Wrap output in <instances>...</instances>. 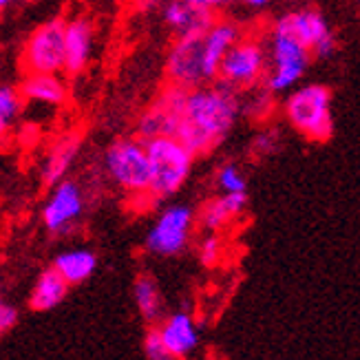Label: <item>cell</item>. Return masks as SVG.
I'll return each mask as SVG.
<instances>
[{
	"label": "cell",
	"mask_w": 360,
	"mask_h": 360,
	"mask_svg": "<svg viewBox=\"0 0 360 360\" xmlns=\"http://www.w3.org/2000/svg\"><path fill=\"white\" fill-rule=\"evenodd\" d=\"M150 160V191L148 199L164 201L177 195L191 179L197 155L175 135H160L144 139Z\"/></svg>",
	"instance_id": "3957f363"
},
{
	"label": "cell",
	"mask_w": 360,
	"mask_h": 360,
	"mask_svg": "<svg viewBox=\"0 0 360 360\" xmlns=\"http://www.w3.org/2000/svg\"><path fill=\"white\" fill-rule=\"evenodd\" d=\"M265 44H268V75H265L263 86L274 96L290 93L305 77L314 56L299 40L272 29Z\"/></svg>",
	"instance_id": "5b68a950"
},
{
	"label": "cell",
	"mask_w": 360,
	"mask_h": 360,
	"mask_svg": "<svg viewBox=\"0 0 360 360\" xmlns=\"http://www.w3.org/2000/svg\"><path fill=\"white\" fill-rule=\"evenodd\" d=\"M84 214V193L80 184L62 179L51 186V193L42 206V224L53 237H62L75 228Z\"/></svg>",
	"instance_id": "30bf717a"
},
{
	"label": "cell",
	"mask_w": 360,
	"mask_h": 360,
	"mask_svg": "<svg viewBox=\"0 0 360 360\" xmlns=\"http://www.w3.org/2000/svg\"><path fill=\"white\" fill-rule=\"evenodd\" d=\"M248 193H219V197L203 203L197 221L203 232H224L248 210Z\"/></svg>",
	"instance_id": "9a60e30c"
},
{
	"label": "cell",
	"mask_w": 360,
	"mask_h": 360,
	"mask_svg": "<svg viewBox=\"0 0 360 360\" xmlns=\"http://www.w3.org/2000/svg\"><path fill=\"white\" fill-rule=\"evenodd\" d=\"M197 224V212L191 206L170 203V206L160 210V214L155 217L153 226L146 232V252L160 259L179 257L191 245Z\"/></svg>",
	"instance_id": "8992f818"
},
{
	"label": "cell",
	"mask_w": 360,
	"mask_h": 360,
	"mask_svg": "<svg viewBox=\"0 0 360 360\" xmlns=\"http://www.w3.org/2000/svg\"><path fill=\"white\" fill-rule=\"evenodd\" d=\"M69 288H71L69 281L56 268H46L36 278L34 290L29 294V307L34 311H49L67 299Z\"/></svg>",
	"instance_id": "ffe728a7"
},
{
	"label": "cell",
	"mask_w": 360,
	"mask_h": 360,
	"mask_svg": "<svg viewBox=\"0 0 360 360\" xmlns=\"http://www.w3.org/2000/svg\"><path fill=\"white\" fill-rule=\"evenodd\" d=\"M133 296H135V305H137L139 316H142L148 325H158L164 319L162 292H160L158 281H155L150 274H139L135 278Z\"/></svg>",
	"instance_id": "7402d4cb"
},
{
	"label": "cell",
	"mask_w": 360,
	"mask_h": 360,
	"mask_svg": "<svg viewBox=\"0 0 360 360\" xmlns=\"http://www.w3.org/2000/svg\"><path fill=\"white\" fill-rule=\"evenodd\" d=\"M158 330L173 360L188 358L199 347V340H201L199 325L188 311H175V314L164 316L158 323Z\"/></svg>",
	"instance_id": "5bb4252c"
},
{
	"label": "cell",
	"mask_w": 360,
	"mask_h": 360,
	"mask_svg": "<svg viewBox=\"0 0 360 360\" xmlns=\"http://www.w3.org/2000/svg\"><path fill=\"white\" fill-rule=\"evenodd\" d=\"M201 36L175 38L166 56V77L170 84L184 89H195L206 84V69H203V42Z\"/></svg>",
	"instance_id": "8fae6325"
},
{
	"label": "cell",
	"mask_w": 360,
	"mask_h": 360,
	"mask_svg": "<svg viewBox=\"0 0 360 360\" xmlns=\"http://www.w3.org/2000/svg\"><path fill=\"white\" fill-rule=\"evenodd\" d=\"M144 356L148 360H173L166 349V345H164L162 336H160L158 325H153L144 336Z\"/></svg>",
	"instance_id": "83f0119b"
},
{
	"label": "cell",
	"mask_w": 360,
	"mask_h": 360,
	"mask_svg": "<svg viewBox=\"0 0 360 360\" xmlns=\"http://www.w3.org/2000/svg\"><path fill=\"white\" fill-rule=\"evenodd\" d=\"M188 3H193L201 9H208L212 13H219V11H226L228 7H232L237 0H188Z\"/></svg>",
	"instance_id": "f546056e"
},
{
	"label": "cell",
	"mask_w": 360,
	"mask_h": 360,
	"mask_svg": "<svg viewBox=\"0 0 360 360\" xmlns=\"http://www.w3.org/2000/svg\"><path fill=\"white\" fill-rule=\"evenodd\" d=\"M281 144V135L276 129H263L255 135L252 139V146H250V150H252L255 158L259 160H265V158H270V155L278 148Z\"/></svg>",
	"instance_id": "4316f807"
},
{
	"label": "cell",
	"mask_w": 360,
	"mask_h": 360,
	"mask_svg": "<svg viewBox=\"0 0 360 360\" xmlns=\"http://www.w3.org/2000/svg\"><path fill=\"white\" fill-rule=\"evenodd\" d=\"M15 321H18V309L11 307V305H0V336H3L5 332H9L11 327L15 325Z\"/></svg>",
	"instance_id": "f1b7e54d"
},
{
	"label": "cell",
	"mask_w": 360,
	"mask_h": 360,
	"mask_svg": "<svg viewBox=\"0 0 360 360\" xmlns=\"http://www.w3.org/2000/svg\"><path fill=\"white\" fill-rule=\"evenodd\" d=\"M67 20L56 18L40 25L29 36L22 51V67L27 73H62L67 65Z\"/></svg>",
	"instance_id": "9c48e42d"
},
{
	"label": "cell",
	"mask_w": 360,
	"mask_h": 360,
	"mask_svg": "<svg viewBox=\"0 0 360 360\" xmlns=\"http://www.w3.org/2000/svg\"><path fill=\"white\" fill-rule=\"evenodd\" d=\"M239 3L248 9H265L272 0H239Z\"/></svg>",
	"instance_id": "1f68e13d"
},
{
	"label": "cell",
	"mask_w": 360,
	"mask_h": 360,
	"mask_svg": "<svg viewBox=\"0 0 360 360\" xmlns=\"http://www.w3.org/2000/svg\"><path fill=\"white\" fill-rule=\"evenodd\" d=\"M0 305H3V299H0Z\"/></svg>",
	"instance_id": "836d02e7"
},
{
	"label": "cell",
	"mask_w": 360,
	"mask_h": 360,
	"mask_svg": "<svg viewBox=\"0 0 360 360\" xmlns=\"http://www.w3.org/2000/svg\"><path fill=\"white\" fill-rule=\"evenodd\" d=\"M270 29L281 31V34H288L294 40H299L311 51V56L319 60L332 58L338 49V42H336V36H334L330 22L325 20V15L321 11L311 9V7L292 9L283 15H278Z\"/></svg>",
	"instance_id": "ba28073f"
},
{
	"label": "cell",
	"mask_w": 360,
	"mask_h": 360,
	"mask_svg": "<svg viewBox=\"0 0 360 360\" xmlns=\"http://www.w3.org/2000/svg\"><path fill=\"white\" fill-rule=\"evenodd\" d=\"M65 42H67V65L65 73L69 75H80L93 56V25L84 15H75V18L67 20L65 31Z\"/></svg>",
	"instance_id": "e0dca14e"
},
{
	"label": "cell",
	"mask_w": 360,
	"mask_h": 360,
	"mask_svg": "<svg viewBox=\"0 0 360 360\" xmlns=\"http://www.w3.org/2000/svg\"><path fill=\"white\" fill-rule=\"evenodd\" d=\"M268 75V44L257 36H243L228 51L219 69V82L232 89L250 91L265 82Z\"/></svg>",
	"instance_id": "52a82bcc"
},
{
	"label": "cell",
	"mask_w": 360,
	"mask_h": 360,
	"mask_svg": "<svg viewBox=\"0 0 360 360\" xmlns=\"http://www.w3.org/2000/svg\"><path fill=\"white\" fill-rule=\"evenodd\" d=\"M133 3H135L137 11H153V9L162 7L166 0H133Z\"/></svg>",
	"instance_id": "4dcf8cb0"
},
{
	"label": "cell",
	"mask_w": 360,
	"mask_h": 360,
	"mask_svg": "<svg viewBox=\"0 0 360 360\" xmlns=\"http://www.w3.org/2000/svg\"><path fill=\"white\" fill-rule=\"evenodd\" d=\"M188 89L170 84L160 93L155 102L137 120V137L150 139L160 135H175L179 127L181 108Z\"/></svg>",
	"instance_id": "7c38bea8"
},
{
	"label": "cell",
	"mask_w": 360,
	"mask_h": 360,
	"mask_svg": "<svg viewBox=\"0 0 360 360\" xmlns=\"http://www.w3.org/2000/svg\"><path fill=\"white\" fill-rule=\"evenodd\" d=\"M162 18L166 27L173 31L175 38L181 36H199L203 34L217 18V13L201 9L188 0H166L162 5Z\"/></svg>",
	"instance_id": "2e32d148"
},
{
	"label": "cell",
	"mask_w": 360,
	"mask_h": 360,
	"mask_svg": "<svg viewBox=\"0 0 360 360\" xmlns=\"http://www.w3.org/2000/svg\"><path fill=\"white\" fill-rule=\"evenodd\" d=\"M18 89L29 102L62 106L69 100V86L60 73H27Z\"/></svg>",
	"instance_id": "ac0fdd59"
},
{
	"label": "cell",
	"mask_w": 360,
	"mask_h": 360,
	"mask_svg": "<svg viewBox=\"0 0 360 360\" xmlns=\"http://www.w3.org/2000/svg\"><path fill=\"white\" fill-rule=\"evenodd\" d=\"M22 104H25V98L20 89L0 84V135H5L11 129V124L22 111Z\"/></svg>",
	"instance_id": "603a6c76"
},
{
	"label": "cell",
	"mask_w": 360,
	"mask_h": 360,
	"mask_svg": "<svg viewBox=\"0 0 360 360\" xmlns=\"http://www.w3.org/2000/svg\"><path fill=\"white\" fill-rule=\"evenodd\" d=\"M197 255H199V261L203 268H214L221 261V255H224V241L219 237V232H206L199 241V248H197Z\"/></svg>",
	"instance_id": "484cf974"
},
{
	"label": "cell",
	"mask_w": 360,
	"mask_h": 360,
	"mask_svg": "<svg viewBox=\"0 0 360 360\" xmlns=\"http://www.w3.org/2000/svg\"><path fill=\"white\" fill-rule=\"evenodd\" d=\"M356 3H360V0H356Z\"/></svg>",
	"instance_id": "e575fe53"
},
{
	"label": "cell",
	"mask_w": 360,
	"mask_h": 360,
	"mask_svg": "<svg viewBox=\"0 0 360 360\" xmlns=\"http://www.w3.org/2000/svg\"><path fill=\"white\" fill-rule=\"evenodd\" d=\"M250 93H252V98L243 102V113H248L252 120H265L274 111V93H270L265 86H257V91L250 89Z\"/></svg>",
	"instance_id": "d4e9b609"
},
{
	"label": "cell",
	"mask_w": 360,
	"mask_h": 360,
	"mask_svg": "<svg viewBox=\"0 0 360 360\" xmlns=\"http://www.w3.org/2000/svg\"><path fill=\"white\" fill-rule=\"evenodd\" d=\"M80 153V135H65L53 144V148L46 153L42 164V181L44 186H56L58 181L67 179L69 170Z\"/></svg>",
	"instance_id": "d6986e66"
},
{
	"label": "cell",
	"mask_w": 360,
	"mask_h": 360,
	"mask_svg": "<svg viewBox=\"0 0 360 360\" xmlns=\"http://www.w3.org/2000/svg\"><path fill=\"white\" fill-rule=\"evenodd\" d=\"M53 268L69 281V285H80L93 276L98 268V257L89 248H73L60 252L53 261Z\"/></svg>",
	"instance_id": "44dd1931"
},
{
	"label": "cell",
	"mask_w": 360,
	"mask_h": 360,
	"mask_svg": "<svg viewBox=\"0 0 360 360\" xmlns=\"http://www.w3.org/2000/svg\"><path fill=\"white\" fill-rule=\"evenodd\" d=\"M243 36V27L230 18H214V22L203 31V69H206L208 82L219 80V69H221L224 58Z\"/></svg>",
	"instance_id": "4fadbf2b"
},
{
	"label": "cell",
	"mask_w": 360,
	"mask_h": 360,
	"mask_svg": "<svg viewBox=\"0 0 360 360\" xmlns=\"http://www.w3.org/2000/svg\"><path fill=\"white\" fill-rule=\"evenodd\" d=\"M243 113L239 91L224 82H206L188 89L175 137L195 155H208L237 127Z\"/></svg>",
	"instance_id": "6da1fadb"
},
{
	"label": "cell",
	"mask_w": 360,
	"mask_h": 360,
	"mask_svg": "<svg viewBox=\"0 0 360 360\" xmlns=\"http://www.w3.org/2000/svg\"><path fill=\"white\" fill-rule=\"evenodd\" d=\"M11 3H13V0H0V13H3V11H5V9L11 5Z\"/></svg>",
	"instance_id": "d6a6232c"
},
{
	"label": "cell",
	"mask_w": 360,
	"mask_h": 360,
	"mask_svg": "<svg viewBox=\"0 0 360 360\" xmlns=\"http://www.w3.org/2000/svg\"><path fill=\"white\" fill-rule=\"evenodd\" d=\"M106 175L117 188L133 197H148L150 191V160L142 137H124L104 153Z\"/></svg>",
	"instance_id": "277c9868"
},
{
	"label": "cell",
	"mask_w": 360,
	"mask_h": 360,
	"mask_svg": "<svg viewBox=\"0 0 360 360\" xmlns=\"http://www.w3.org/2000/svg\"><path fill=\"white\" fill-rule=\"evenodd\" d=\"M214 184L219 193H248V179L237 164H224L219 168Z\"/></svg>",
	"instance_id": "cb8c5ba5"
},
{
	"label": "cell",
	"mask_w": 360,
	"mask_h": 360,
	"mask_svg": "<svg viewBox=\"0 0 360 360\" xmlns=\"http://www.w3.org/2000/svg\"><path fill=\"white\" fill-rule=\"evenodd\" d=\"M334 102L330 86L311 82L290 91L283 102V115L292 131L307 142L325 144L334 135Z\"/></svg>",
	"instance_id": "7a4b0ae2"
}]
</instances>
